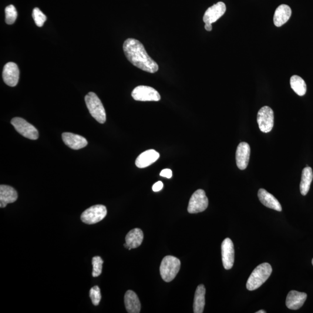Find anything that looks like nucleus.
<instances>
[{
    "mask_svg": "<svg viewBox=\"0 0 313 313\" xmlns=\"http://www.w3.org/2000/svg\"><path fill=\"white\" fill-rule=\"evenodd\" d=\"M123 50L127 59L137 68L150 73L159 70L158 64L148 55L142 44L137 40H126L124 43Z\"/></svg>",
    "mask_w": 313,
    "mask_h": 313,
    "instance_id": "f257e3e1",
    "label": "nucleus"
},
{
    "mask_svg": "<svg viewBox=\"0 0 313 313\" xmlns=\"http://www.w3.org/2000/svg\"><path fill=\"white\" fill-rule=\"evenodd\" d=\"M272 268L270 264L264 263L258 266L252 271L247 282L249 291H254L263 285L270 277Z\"/></svg>",
    "mask_w": 313,
    "mask_h": 313,
    "instance_id": "f03ea898",
    "label": "nucleus"
},
{
    "mask_svg": "<svg viewBox=\"0 0 313 313\" xmlns=\"http://www.w3.org/2000/svg\"><path fill=\"white\" fill-rule=\"evenodd\" d=\"M180 268V261L179 259L168 255L164 257L160 268V274L163 280L170 282L176 277Z\"/></svg>",
    "mask_w": 313,
    "mask_h": 313,
    "instance_id": "7ed1b4c3",
    "label": "nucleus"
},
{
    "mask_svg": "<svg viewBox=\"0 0 313 313\" xmlns=\"http://www.w3.org/2000/svg\"><path fill=\"white\" fill-rule=\"evenodd\" d=\"M85 101L90 115L97 122L100 124L105 123L106 121L105 109L96 94L92 92H89L85 97Z\"/></svg>",
    "mask_w": 313,
    "mask_h": 313,
    "instance_id": "20e7f679",
    "label": "nucleus"
},
{
    "mask_svg": "<svg viewBox=\"0 0 313 313\" xmlns=\"http://www.w3.org/2000/svg\"><path fill=\"white\" fill-rule=\"evenodd\" d=\"M107 213V209L104 205H93L83 213L81 220L86 224H95L102 221L106 217Z\"/></svg>",
    "mask_w": 313,
    "mask_h": 313,
    "instance_id": "39448f33",
    "label": "nucleus"
},
{
    "mask_svg": "<svg viewBox=\"0 0 313 313\" xmlns=\"http://www.w3.org/2000/svg\"><path fill=\"white\" fill-rule=\"evenodd\" d=\"M11 123L17 132L23 136L31 140L38 139L39 134L38 130L22 118H13Z\"/></svg>",
    "mask_w": 313,
    "mask_h": 313,
    "instance_id": "423d86ee",
    "label": "nucleus"
},
{
    "mask_svg": "<svg viewBox=\"0 0 313 313\" xmlns=\"http://www.w3.org/2000/svg\"><path fill=\"white\" fill-rule=\"evenodd\" d=\"M208 206V198L205 191L198 189L191 196L188 203L187 211L190 214L202 213Z\"/></svg>",
    "mask_w": 313,
    "mask_h": 313,
    "instance_id": "0eeeda50",
    "label": "nucleus"
},
{
    "mask_svg": "<svg viewBox=\"0 0 313 313\" xmlns=\"http://www.w3.org/2000/svg\"><path fill=\"white\" fill-rule=\"evenodd\" d=\"M257 122L262 133L270 132L274 126V112L270 107L266 106L259 110Z\"/></svg>",
    "mask_w": 313,
    "mask_h": 313,
    "instance_id": "6e6552de",
    "label": "nucleus"
},
{
    "mask_svg": "<svg viewBox=\"0 0 313 313\" xmlns=\"http://www.w3.org/2000/svg\"><path fill=\"white\" fill-rule=\"evenodd\" d=\"M133 98L137 101H155L157 102L161 99L160 93L157 90L149 86H137L132 92Z\"/></svg>",
    "mask_w": 313,
    "mask_h": 313,
    "instance_id": "1a4fd4ad",
    "label": "nucleus"
},
{
    "mask_svg": "<svg viewBox=\"0 0 313 313\" xmlns=\"http://www.w3.org/2000/svg\"><path fill=\"white\" fill-rule=\"evenodd\" d=\"M222 258L224 267L230 270L234 262V248L233 242L229 238L224 239L222 244Z\"/></svg>",
    "mask_w": 313,
    "mask_h": 313,
    "instance_id": "9d476101",
    "label": "nucleus"
},
{
    "mask_svg": "<svg viewBox=\"0 0 313 313\" xmlns=\"http://www.w3.org/2000/svg\"><path fill=\"white\" fill-rule=\"evenodd\" d=\"M2 78L6 85L15 87L19 79V70L18 65L13 62L6 64L3 69Z\"/></svg>",
    "mask_w": 313,
    "mask_h": 313,
    "instance_id": "9b49d317",
    "label": "nucleus"
},
{
    "mask_svg": "<svg viewBox=\"0 0 313 313\" xmlns=\"http://www.w3.org/2000/svg\"><path fill=\"white\" fill-rule=\"evenodd\" d=\"M225 11H226V6L224 3L218 2L205 11L203 21L205 24H213L224 14Z\"/></svg>",
    "mask_w": 313,
    "mask_h": 313,
    "instance_id": "f8f14e48",
    "label": "nucleus"
},
{
    "mask_svg": "<svg viewBox=\"0 0 313 313\" xmlns=\"http://www.w3.org/2000/svg\"><path fill=\"white\" fill-rule=\"evenodd\" d=\"M250 154L251 148L248 143L241 142L238 144L235 154V159L239 169H246L250 161Z\"/></svg>",
    "mask_w": 313,
    "mask_h": 313,
    "instance_id": "ddd939ff",
    "label": "nucleus"
},
{
    "mask_svg": "<svg viewBox=\"0 0 313 313\" xmlns=\"http://www.w3.org/2000/svg\"><path fill=\"white\" fill-rule=\"evenodd\" d=\"M62 140L66 146L73 150L83 149L88 144V142L85 137L73 133L62 134Z\"/></svg>",
    "mask_w": 313,
    "mask_h": 313,
    "instance_id": "4468645a",
    "label": "nucleus"
},
{
    "mask_svg": "<svg viewBox=\"0 0 313 313\" xmlns=\"http://www.w3.org/2000/svg\"><path fill=\"white\" fill-rule=\"evenodd\" d=\"M307 297L306 293L291 291L289 292L286 299V306L289 309L297 311L302 307Z\"/></svg>",
    "mask_w": 313,
    "mask_h": 313,
    "instance_id": "2eb2a0df",
    "label": "nucleus"
},
{
    "mask_svg": "<svg viewBox=\"0 0 313 313\" xmlns=\"http://www.w3.org/2000/svg\"><path fill=\"white\" fill-rule=\"evenodd\" d=\"M18 199V193L11 186L1 184L0 186V207L5 208L7 204L13 203Z\"/></svg>",
    "mask_w": 313,
    "mask_h": 313,
    "instance_id": "dca6fc26",
    "label": "nucleus"
},
{
    "mask_svg": "<svg viewBox=\"0 0 313 313\" xmlns=\"http://www.w3.org/2000/svg\"><path fill=\"white\" fill-rule=\"evenodd\" d=\"M258 196L259 200L265 206L279 212L282 211L281 205L277 198L264 188L259 190Z\"/></svg>",
    "mask_w": 313,
    "mask_h": 313,
    "instance_id": "f3484780",
    "label": "nucleus"
},
{
    "mask_svg": "<svg viewBox=\"0 0 313 313\" xmlns=\"http://www.w3.org/2000/svg\"><path fill=\"white\" fill-rule=\"evenodd\" d=\"M159 157L160 154L156 150H148L137 157L135 164L136 167L139 168H146L156 162Z\"/></svg>",
    "mask_w": 313,
    "mask_h": 313,
    "instance_id": "a211bd4d",
    "label": "nucleus"
},
{
    "mask_svg": "<svg viewBox=\"0 0 313 313\" xmlns=\"http://www.w3.org/2000/svg\"><path fill=\"white\" fill-rule=\"evenodd\" d=\"M124 304L126 310L129 313H139L141 310V304L139 298L135 292L127 291L124 297Z\"/></svg>",
    "mask_w": 313,
    "mask_h": 313,
    "instance_id": "6ab92c4d",
    "label": "nucleus"
},
{
    "mask_svg": "<svg viewBox=\"0 0 313 313\" xmlns=\"http://www.w3.org/2000/svg\"><path fill=\"white\" fill-rule=\"evenodd\" d=\"M292 10L287 5L282 4L276 9L273 21L275 26L281 27L291 18Z\"/></svg>",
    "mask_w": 313,
    "mask_h": 313,
    "instance_id": "aec40b11",
    "label": "nucleus"
},
{
    "mask_svg": "<svg viewBox=\"0 0 313 313\" xmlns=\"http://www.w3.org/2000/svg\"><path fill=\"white\" fill-rule=\"evenodd\" d=\"M143 233L140 228H135L129 232L126 237V243L131 250L140 246L143 240Z\"/></svg>",
    "mask_w": 313,
    "mask_h": 313,
    "instance_id": "412c9836",
    "label": "nucleus"
},
{
    "mask_svg": "<svg viewBox=\"0 0 313 313\" xmlns=\"http://www.w3.org/2000/svg\"><path fill=\"white\" fill-rule=\"evenodd\" d=\"M205 292H206V290H205L204 285L201 284L198 286L194 295L193 304L194 313H203L204 312L205 304Z\"/></svg>",
    "mask_w": 313,
    "mask_h": 313,
    "instance_id": "4be33fe9",
    "label": "nucleus"
},
{
    "mask_svg": "<svg viewBox=\"0 0 313 313\" xmlns=\"http://www.w3.org/2000/svg\"><path fill=\"white\" fill-rule=\"evenodd\" d=\"M313 179V173L312 168L306 167L303 170L300 184L301 193L303 196H306L308 193Z\"/></svg>",
    "mask_w": 313,
    "mask_h": 313,
    "instance_id": "5701e85b",
    "label": "nucleus"
},
{
    "mask_svg": "<svg viewBox=\"0 0 313 313\" xmlns=\"http://www.w3.org/2000/svg\"><path fill=\"white\" fill-rule=\"evenodd\" d=\"M290 84L291 89L299 96H304L307 90V86L304 79L297 75L291 77Z\"/></svg>",
    "mask_w": 313,
    "mask_h": 313,
    "instance_id": "b1692460",
    "label": "nucleus"
},
{
    "mask_svg": "<svg viewBox=\"0 0 313 313\" xmlns=\"http://www.w3.org/2000/svg\"><path fill=\"white\" fill-rule=\"evenodd\" d=\"M5 22L6 24L12 25L15 23L18 16L16 9L13 5H9L5 8Z\"/></svg>",
    "mask_w": 313,
    "mask_h": 313,
    "instance_id": "393cba45",
    "label": "nucleus"
},
{
    "mask_svg": "<svg viewBox=\"0 0 313 313\" xmlns=\"http://www.w3.org/2000/svg\"><path fill=\"white\" fill-rule=\"evenodd\" d=\"M92 276L93 277H98L102 273L103 261L100 257H95L92 258Z\"/></svg>",
    "mask_w": 313,
    "mask_h": 313,
    "instance_id": "a878e982",
    "label": "nucleus"
},
{
    "mask_svg": "<svg viewBox=\"0 0 313 313\" xmlns=\"http://www.w3.org/2000/svg\"><path fill=\"white\" fill-rule=\"evenodd\" d=\"M32 17L35 23L38 27H42L46 20V16L38 8L33 9Z\"/></svg>",
    "mask_w": 313,
    "mask_h": 313,
    "instance_id": "bb28decb",
    "label": "nucleus"
},
{
    "mask_svg": "<svg viewBox=\"0 0 313 313\" xmlns=\"http://www.w3.org/2000/svg\"><path fill=\"white\" fill-rule=\"evenodd\" d=\"M89 297L94 306L99 305L101 300L100 289L98 286H94L89 291Z\"/></svg>",
    "mask_w": 313,
    "mask_h": 313,
    "instance_id": "cd10ccee",
    "label": "nucleus"
},
{
    "mask_svg": "<svg viewBox=\"0 0 313 313\" xmlns=\"http://www.w3.org/2000/svg\"><path fill=\"white\" fill-rule=\"evenodd\" d=\"M160 176L167 178L168 179H170V178L173 177V172L170 169H164L161 172Z\"/></svg>",
    "mask_w": 313,
    "mask_h": 313,
    "instance_id": "c85d7f7f",
    "label": "nucleus"
},
{
    "mask_svg": "<svg viewBox=\"0 0 313 313\" xmlns=\"http://www.w3.org/2000/svg\"><path fill=\"white\" fill-rule=\"evenodd\" d=\"M163 183L162 181H157V183H155L153 186V190L155 191V192H157V191H159L161 190H162L163 188Z\"/></svg>",
    "mask_w": 313,
    "mask_h": 313,
    "instance_id": "c756f323",
    "label": "nucleus"
},
{
    "mask_svg": "<svg viewBox=\"0 0 313 313\" xmlns=\"http://www.w3.org/2000/svg\"><path fill=\"white\" fill-rule=\"evenodd\" d=\"M205 29L207 31L210 32L213 29V26H212V24H205Z\"/></svg>",
    "mask_w": 313,
    "mask_h": 313,
    "instance_id": "7c9ffc66",
    "label": "nucleus"
},
{
    "mask_svg": "<svg viewBox=\"0 0 313 313\" xmlns=\"http://www.w3.org/2000/svg\"><path fill=\"white\" fill-rule=\"evenodd\" d=\"M266 313L267 312L264 311V310H261V311H259L258 312H256V313Z\"/></svg>",
    "mask_w": 313,
    "mask_h": 313,
    "instance_id": "2f4dec72",
    "label": "nucleus"
},
{
    "mask_svg": "<svg viewBox=\"0 0 313 313\" xmlns=\"http://www.w3.org/2000/svg\"><path fill=\"white\" fill-rule=\"evenodd\" d=\"M312 265L313 266V259H312Z\"/></svg>",
    "mask_w": 313,
    "mask_h": 313,
    "instance_id": "473e14b6",
    "label": "nucleus"
}]
</instances>
